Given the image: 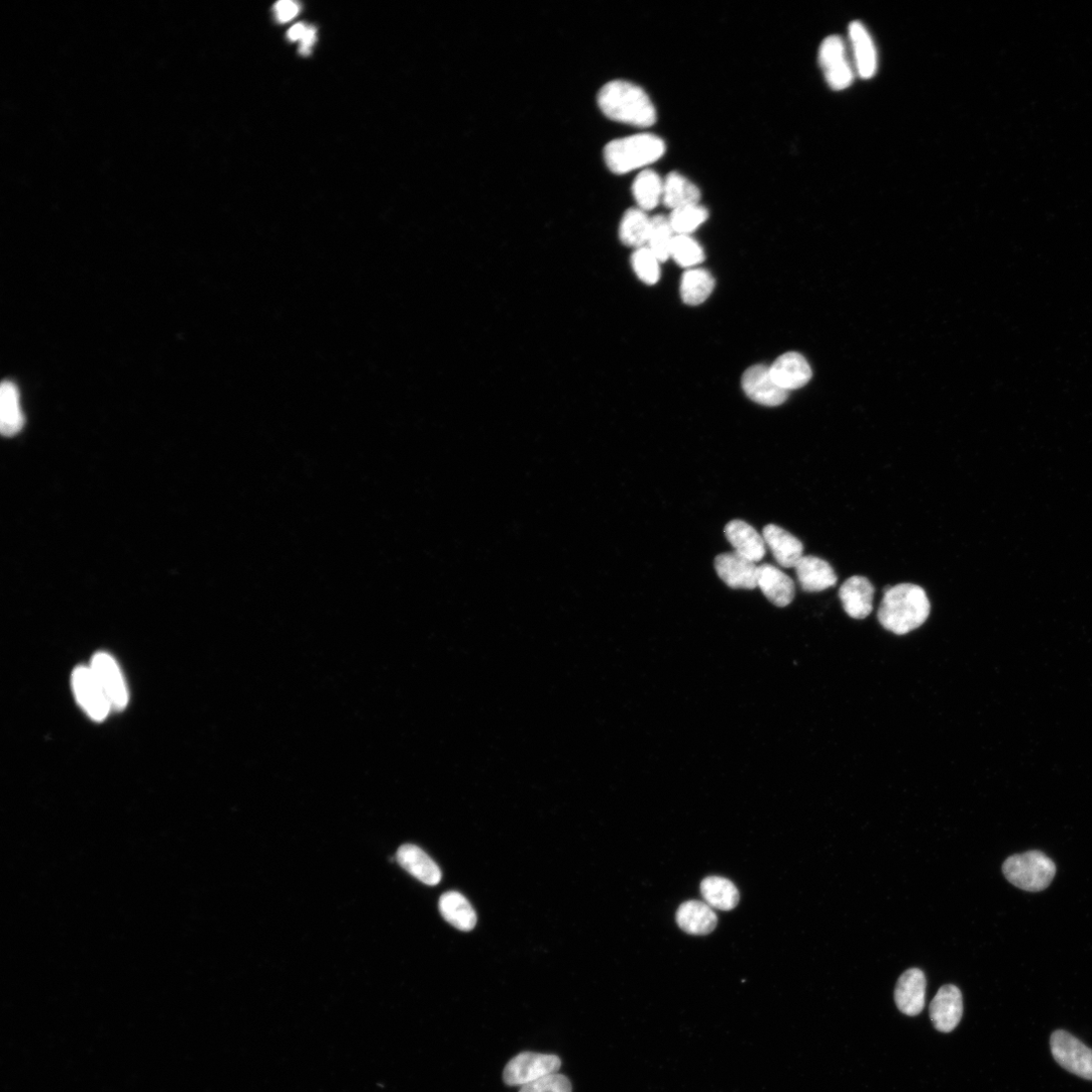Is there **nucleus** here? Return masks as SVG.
I'll return each instance as SVG.
<instances>
[{"mask_svg": "<svg viewBox=\"0 0 1092 1092\" xmlns=\"http://www.w3.org/2000/svg\"><path fill=\"white\" fill-rule=\"evenodd\" d=\"M676 234L671 226L669 217L659 214L651 218L650 232L646 247L658 257L661 262L671 257V249Z\"/></svg>", "mask_w": 1092, "mask_h": 1092, "instance_id": "30", "label": "nucleus"}, {"mask_svg": "<svg viewBox=\"0 0 1092 1092\" xmlns=\"http://www.w3.org/2000/svg\"><path fill=\"white\" fill-rule=\"evenodd\" d=\"M775 383L786 391L797 390L810 381L812 372L807 361L797 353H787L770 367Z\"/></svg>", "mask_w": 1092, "mask_h": 1092, "instance_id": "18", "label": "nucleus"}, {"mask_svg": "<svg viewBox=\"0 0 1092 1092\" xmlns=\"http://www.w3.org/2000/svg\"><path fill=\"white\" fill-rule=\"evenodd\" d=\"M561 1059L556 1055L525 1052L511 1059L503 1073L504 1081L512 1086H524L546 1075L558 1073Z\"/></svg>", "mask_w": 1092, "mask_h": 1092, "instance_id": "5", "label": "nucleus"}, {"mask_svg": "<svg viewBox=\"0 0 1092 1092\" xmlns=\"http://www.w3.org/2000/svg\"><path fill=\"white\" fill-rule=\"evenodd\" d=\"M714 568L718 577L731 589L752 590L757 587L758 567L736 553L717 556Z\"/></svg>", "mask_w": 1092, "mask_h": 1092, "instance_id": "11", "label": "nucleus"}, {"mask_svg": "<svg viewBox=\"0 0 1092 1092\" xmlns=\"http://www.w3.org/2000/svg\"><path fill=\"white\" fill-rule=\"evenodd\" d=\"M89 667L112 709L123 710L129 702V691L116 660L106 652H97Z\"/></svg>", "mask_w": 1092, "mask_h": 1092, "instance_id": "8", "label": "nucleus"}, {"mask_svg": "<svg viewBox=\"0 0 1092 1092\" xmlns=\"http://www.w3.org/2000/svg\"><path fill=\"white\" fill-rule=\"evenodd\" d=\"M700 189L678 172H671L664 180L663 202L672 210L691 204H698Z\"/></svg>", "mask_w": 1092, "mask_h": 1092, "instance_id": "25", "label": "nucleus"}, {"mask_svg": "<svg viewBox=\"0 0 1092 1092\" xmlns=\"http://www.w3.org/2000/svg\"><path fill=\"white\" fill-rule=\"evenodd\" d=\"M762 537L781 567L795 568L803 558L802 542L785 529L769 524L763 528Z\"/></svg>", "mask_w": 1092, "mask_h": 1092, "instance_id": "15", "label": "nucleus"}, {"mask_svg": "<svg viewBox=\"0 0 1092 1092\" xmlns=\"http://www.w3.org/2000/svg\"><path fill=\"white\" fill-rule=\"evenodd\" d=\"M651 218L646 211L635 207L629 208L624 213L620 226L619 238L621 242L636 249L647 245L650 232Z\"/></svg>", "mask_w": 1092, "mask_h": 1092, "instance_id": "26", "label": "nucleus"}, {"mask_svg": "<svg viewBox=\"0 0 1092 1092\" xmlns=\"http://www.w3.org/2000/svg\"><path fill=\"white\" fill-rule=\"evenodd\" d=\"M820 65L826 80L834 90H844L851 86L855 78L844 40L839 36L826 38L820 48Z\"/></svg>", "mask_w": 1092, "mask_h": 1092, "instance_id": "6", "label": "nucleus"}, {"mask_svg": "<svg viewBox=\"0 0 1092 1092\" xmlns=\"http://www.w3.org/2000/svg\"><path fill=\"white\" fill-rule=\"evenodd\" d=\"M931 604L926 591L915 584H900L885 593L879 619L889 631L907 634L921 627L929 618Z\"/></svg>", "mask_w": 1092, "mask_h": 1092, "instance_id": "2", "label": "nucleus"}, {"mask_svg": "<svg viewBox=\"0 0 1092 1092\" xmlns=\"http://www.w3.org/2000/svg\"><path fill=\"white\" fill-rule=\"evenodd\" d=\"M849 37L856 72L863 79L872 78L878 72L879 55L870 33L862 23L854 22L849 27Z\"/></svg>", "mask_w": 1092, "mask_h": 1092, "instance_id": "14", "label": "nucleus"}, {"mask_svg": "<svg viewBox=\"0 0 1092 1092\" xmlns=\"http://www.w3.org/2000/svg\"><path fill=\"white\" fill-rule=\"evenodd\" d=\"M745 395L754 403L767 407L782 405L789 392L780 388L773 380L770 368L757 365L745 371L741 379Z\"/></svg>", "mask_w": 1092, "mask_h": 1092, "instance_id": "10", "label": "nucleus"}, {"mask_svg": "<svg viewBox=\"0 0 1092 1092\" xmlns=\"http://www.w3.org/2000/svg\"><path fill=\"white\" fill-rule=\"evenodd\" d=\"M24 424L19 390L13 382L5 381L0 388V429L5 436L12 437L23 429Z\"/></svg>", "mask_w": 1092, "mask_h": 1092, "instance_id": "23", "label": "nucleus"}, {"mask_svg": "<svg viewBox=\"0 0 1092 1092\" xmlns=\"http://www.w3.org/2000/svg\"><path fill=\"white\" fill-rule=\"evenodd\" d=\"M598 104L602 113L615 122L637 128H649L657 122V111L647 93L628 81L605 84L599 91Z\"/></svg>", "mask_w": 1092, "mask_h": 1092, "instance_id": "1", "label": "nucleus"}, {"mask_svg": "<svg viewBox=\"0 0 1092 1092\" xmlns=\"http://www.w3.org/2000/svg\"><path fill=\"white\" fill-rule=\"evenodd\" d=\"M440 912L452 926L463 932L477 925V914L470 902L458 892H449L440 900Z\"/></svg>", "mask_w": 1092, "mask_h": 1092, "instance_id": "24", "label": "nucleus"}, {"mask_svg": "<svg viewBox=\"0 0 1092 1092\" xmlns=\"http://www.w3.org/2000/svg\"><path fill=\"white\" fill-rule=\"evenodd\" d=\"M664 180L650 169L641 171L633 181L632 193L638 208L647 211L663 199Z\"/></svg>", "mask_w": 1092, "mask_h": 1092, "instance_id": "28", "label": "nucleus"}, {"mask_svg": "<svg viewBox=\"0 0 1092 1092\" xmlns=\"http://www.w3.org/2000/svg\"><path fill=\"white\" fill-rule=\"evenodd\" d=\"M714 286V279L706 269H688L681 281L682 300L687 305L698 306L710 297Z\"/></svg>", "mask_w": 1092, "mask_h": 1092, "instance_id": "29", "label": "nucleus"}, {"mask_svg": "<svg viewBox=\"0 0 1092 1092\" xmlns=\"http://www.w3.org/2000/svg\"><path fill=\"white\" fill-rule=\"evenodd\" d=\"M874 590L871 582L861 576L848 579L840 590V599L847 614L854 619H864L873 611Z\"/></svg>", "mask_w": 1092, "mask_h": 1092, "instance_id": "20", "label": "nucleus"}, {"mask_svg": "<svg viewBox=\"0 0 1092 1092\" xmlns=\"http://www.w3.org/2000/svg\"><path fill=\"white\" fill-rule=\"evenodd\" d=\"M1056 1062L1070 1073L1092 1080V1050L1070 1033L1058 1030L1050 1040Z\"/></svg>", "mask_w": 1092, "mask_h": 1092, "instance_id": "7", "label": "nucleus"}, {"mask_svg": "<svg viewBox=\"0 0 1092 1092\" xmlns=\"http://www.w3.org/2000/svg\"><path fill=\"white\" fill-rule=\"evenodd\" d=\"M71 682L77 702L91 719L101 721L113 710L89 666L77 667Z\"/></svg>", "mask_w": 1092, "mask_h": 1092, "instance_id": "9", "label": "nucleus"}, {"mask_svg": "<svg viewBox=\"0 0 1092 1092\" xmlns=\"http://www.w3.org/2000/svg\"><path fill=\"white\" fill-rule=\"evenodd\" d=\"M661 261L646 246L638 248L631 257L637 278L646 285H655L661 278Z\"/></svg>", "mask_w": 1092, "mask_h": 1092, "instance_id": "33", "label": "nucleus"}, {"mask_svg": "<svg viewBox=\"0 0 1092 1092\" xmlns=\"http://www.w3.org/2000/svg\"><path fill=\"white\" fill-rule=\"evenodd\" d=\"M927 979L925 973L913 968L899 979L895 999L899 1010L910 1017L920 1015L926 1004Z\"/></svg>", "mask_w": 1092, "mask_h": 1092, "instance_id": "13", "label": "nucleus"}, {"mask_svg": "<svg viewBox=\"0 0 1092 1092\" xmlns=\"http://www.w3.org/2000/svg\"><path fill=\"white\" fill-rule=\"evenodd\" d=\"M708 215V210L698 203L672 210L669 220L676 235L689 236L706 222Z\"/></svg>", "mask_w": 1092, "mask_h": 1092, "instance_id": "31", "label": "nucleus"}, {"mask_svg": "<svg viewBox=\"0 0 1092 1092\" xmlns=\"http://www.w3.org/2000/svg\"><path fill=\"white\" fill-rule=\"evenodd\" d=\"M678 926L687 934L706 936L711 934L718 923L714 911L707 904L690 901L680 906L677 911Z\"/></svg>", "mask_w": 1092, "mask_h": 1092, "instance_id": "22", "label": "nucleus"}, {"mask_svg": "<svg viewBox=\"0 0 1092 1092\" xmlns=\"http://www.w3.org/2000/svg\"><path fill=\"white\" fill-rule=\"evenodd\" d=\"M306 30L307 26L303 24H298L289 31L288 38L291 41H301L305 35Z\"/></svg>", "mask_w": 1092, "mask_h": 1092, "instance_id": "37", "label": "nucleus"}, {"mask_svg": "<svg viewBox=\"0 0 1092 1092\" xmlns=\"http://www.w3.org/2000/svg\"><path fill=\"white\" fill-rule=\"evenodd\" d=\"M794 569L805 592H822L837 585L836 572L828 562L820 558L803 556Z\"/></svg>", "mask_w": 1092, "mask_h": 1092, "instance_id": "21", "label": "nucleus"}, {"mask_svg": "<svg viewBox=\"0 0 1092 1092\" xmlns=\"http://www.w3.org/2000/svg\"><path fill=\"white\" fill-rule=\"evenodd\" d=\"M757 587L777 607L788 606L795 596L792 579L778 568L768 564L758 567Z\"/></svg>", "mask_w": 1092, "mask_h": 1092, "instance_id": "19", "label": "nucleus"}, {"mask_svg": "<svg viewBox=\"0 0 1092 1092\" xmlns=\"http://www.w3.org/2000/svg\"><path fill=\"white\" fill-rule=\"evenodd\" d=\"M724 533L734 553L744 559L757 563L766 555V542L762 535L746 522L732 520L725 526Z\"/></svg>", "mask_w": 1092, "mask_h": 1092, "instance_id": "16", "label": "nucleus"}, {"mask_svg": "<svg viewBox=\"0 0 1092 1092\" xmlns=\"http://www.w3.org/2000/svg\"><path fill=\"white\" fill-rule=\"evenodd\" d=\"M398 863L420 883L435 887L440 885L443 873L422 849L414 845H404L397 852Z\"/></svg>", "mask_w": 1092, "mask_h": 1092, "instance_id": "17", "label": "nucleus"}, {"mask_svg": "<svg viewBox=\"0 0 1092 1092\" xmlns=\"http://www.w3.org/2000/svg\"><path fill=\"white\" fill-rule=\"evenodd\" d=\"M519 1092H573V1087L565 1075L554 1073L521 1086Z\"/></svg>", "mask_w": 1092, "mask_h": 1092, "instance_id": "34", "label": "nucleus"}, {"mask_svg": "<svg viewBox=\"0 0 1092 1092\" xmlns=\"http://www.w3.org/2000/svg\"><path fill=\"white\" fill-rule=\"evenodd\" d=\"M701 895L706 904L716 910L729 912L739 902L736 887L728 880L718 877L705 879L700 886Z\"/></svg>", "mask_w": 1092, "mask_h": 1092, "instance_id": "27", "label": "nucleus"}, {"mask_svg": "<svg viewBox=\"0 0 1092 1092\" xmlns=\"http://www.w3.org/2000/svg\"><path fill=\"white\" fill-rule=\"evenodd\" d=\"M671 257L682 267L691 269L705 259L703 248L692 237L676 235L672 244Z\"/></svg>", "mask_w": 1092, "mask_h": 1092, "instance_id": "32", "label": "nucleus"}, {"mask_svg": "<svg viewBox=\"0 0 1092 1092\" xmlns=\"http://www.w3.org/2000/svg\"><path fill=\"white\" fill-rule=\"evenodd\" d=\"M1006 879L1018 889L1030 893L1046 890L1056 874L1055 863L1040 851L1014 855L1004 863Z\"/></svg>", "mask_w": 1092, "mask_h": 1092, "instance_id": "4", "label": "nucleus"}, {"mask_svg": "<svg viewBox=\"0 0 1092 1092\" xmlns=\"http://www.w3.org/2000/svg\"><path fill=\"white\" fill-rule=\"evenodd\" d=\"M665 152L666 145L660 137L642 133L608 143L604 159L613 173L625 174L658 161Z\"/></svg>", "mask_w": 1092, "mask_h": 1092, "instance_id": "3", "label": "nucleus"}, {"mask_svg": "<svg viewBox=\"0 0 1092 1092\" xmlns=\"http://www.w3.org/2000/svg\"><path fill=\"white\" fill-rule=\"evenodd\" d=\"M300 13V6L292 0H283L276 6L277 19L281 23L293 20Z\"/></svg>", "mask_w": 1092, "mask_h": 1092, "instance_id": "35", "label": "nucleus"}, {"mask_svg": "<svg viewBox=\"0 0 1092 1092\" xmlns=\"http://www.w3.org/2000/svg\"><path fill=\"white\" fill-rule=\"evenodd\" d=\"M316 42V29L314 27H307L304 37L301 40L300 52L302 55H309L313 45Z\"/></svg>", "mask_w": 1092, "mask_h": 1092, "instance_id": "36", "label": "nucleus"}, {"mask_svg": "<svg viewBox=\"0 0 1092 1092\" xmlns=\"http://www.w3.org/2000/svg\"><path fill=\"white\" fill-rule=\"evenodd\" d=\"M963 1016L962 994L955 986L940 989L930 1006V1017L935 1028L942 1033L954 1031Z\"/></svg>", "mask_w": 1092, "mask_h": 1092, "instance_id": "12", "label": "nucleus"}]
</instances>
